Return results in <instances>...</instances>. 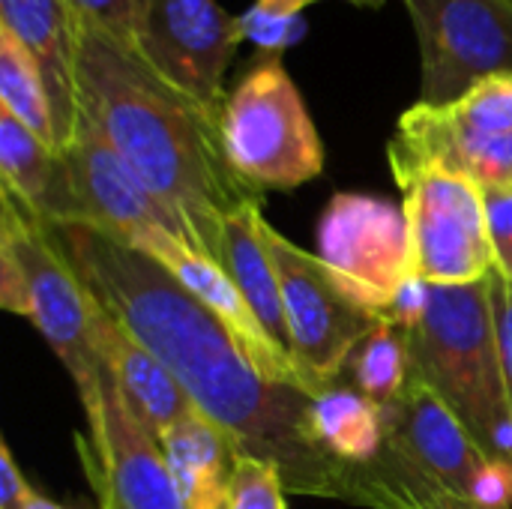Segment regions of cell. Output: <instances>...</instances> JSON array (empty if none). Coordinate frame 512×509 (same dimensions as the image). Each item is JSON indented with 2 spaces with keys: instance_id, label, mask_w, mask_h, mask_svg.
Wrapping results in <instances>:
<instances>
[{
  "instance_id": "6da1fadb",
  "label": "cell",
  "mask_w": 512,
  "mask_h": 509,
  "mask_svg": "<svg viewBox=\"0 0 512 509\" xmlns=\"http://www.w3.org/2000/svg\"><path fill=\"white\" fill-rule=\"evenodd\" d=\"M51 231L90 294L159 357L192 408L219 426L240 456L276 465L288 495L348 501V465L315 441L309 393L267 381L237 336L135 246L84 222Z\"/></svg>"
},
{
  "instance_id": "7a4b0ae2",
  "label": "cell",
  "mask_w": 512,
  "mask_h": 509,
  "mask_svg": "<svg viewBox=\"0 0 512 509\" xmlns=\"http://www.w3.org/2000/svg\"><path fill=\"white\" fill-rule=\"evenodd\" d=\"M81 111L168 210L189 246L222 261L231 213L258 201L228 165L219 117L165 81L135 48L75 15Z\"/></svg>"
},
{
  "instance_id": "3957f363",
  "label": "cell",
  "mask_w": 512,
  "mask_h": 509,
  "mask_svg": "<svg viewBox=\"0 0 512 509\" xmlns=\"http://www.w3.org/2000/svg\"><path fill=\"white\" fill-rule=\"evenodd\" d=\"M405 339L414 375L453 408L489 459L512 462V408L489 282L432 285L426 315Z\"/></svg>"
},
{
  "instance_id": "277c9868",
  "label": "cell",
  "mask_w": 512,
  "mask_h": 509,
  "mask_svg": "<svg viewBox=\"0 0 512 509\" xmlns=\"http://www.w3.org/2000/svg\"><path fill=\"white\" fill-rule=\"evenodd\" d=\"M0 306L36 327L78 396L90 390L99 372L90 342L93 297L51 225L18 207L6 192H0Z\"/></svg>"
},
{
  "instance_id": "5b68a950",
  "label": "cell",
  "mask_w": 512,
  "mask_h": 509,
  "mask_svg": "<svg viewBox=\"0 0 512 509\" xmlns=\"http://www.w3.org/2000/svg\"><path fill=\"white\" fill-rule=\"evenodd\" d=\"M219 132L228 165L258 195L297 189L324 171L321 135L282 57H261L237 81Z\"/></svg>"
},
{
  "instance_id": "8992f818",
  "label": "cell",
  "mask_w": 512,
  "mask_h": 509,
  "mask_svg": "<svg viewBox=\"0 0 512 509\" xmlns=\"http://www.w3.org/2000/svg\"><path fill=\"white\" fill-rule=\"evenodd\" d=\"M264 237L282 285L291 357L315 396L339 384L351 354L378 321L345 294L318 255L279 234L270 222H264Z\"/></svg>"
},
{
  "instance_id": "52a82bcc",
  "label": "cell",
  "mask_w": 512,
  "mask_h": 509,
  "mask_svg": "<svg viewBox=\"0 0 512 509\" xmlns=\"http://www.w3.org/2000/svg\"><path fill=\"white\" fill-rule=\"evenodd\" d=\"M78 399L87 417L78 456L102 509H186L159 441L135 420L102 363Z\"/></svg>"
},
{
  "instance_id": "ba28073f",
  "label": "cell",
  "mask_w": 512,
  "mask_h": 509,
  "mask_svg": "<svg viewBox=\"0 0 512 509\" xmlns=\"http://www.w3.org/2000/svg\"><path fill=\"white\" fill-rule=\"evenodd\" d=\"M318 258L375 321L417 273L405 210L360 192H336L318 219Z\"/></svg>"
},
{
  "instance_id": "9c48e42d",
  "label": "cell",
  "mask_w": 512,
  "mask_h": 509,
  "mask_svg": "<svg viewBox=\"0 0 512 509\" xmlns=\"http://www.w3.org/2000/svg\"><path fill=\"white\" fill-rule=\"evenodd\" d=\"M420 45V102L450 105L512 72V0H405Z\"/></svg>"
},
{
  "instance_id": "30bf717a",
  "label": "cell",
  "mask_w": 512,
  "mask_h": 509,
  "mask_svg": "<svg viewBox=\"0 0 512 509\" xmlns=\"http://www.w3.org/2000/svg\"><path fill=\"white\" fill-rule=\"evenodd\" d=\"M411 231L414 270L429 285H468L495 270L483 189L444 168H420L399 180Z\"/></svg>"
},
{
  "instance_id": "8fae6325",
  "label": "cell",
  "mask_w": 512,
  "mask_h": 509,
  "mask_svg": "<svg viewBox=\"0 0 512 509\" xmlns=\"http://www.w3.org/2000/svg\"><path fill=\"white\" fill-rule=\"evenodd\" d=\"M243 42L240 18L216 0H138L135 48L210 114L225 108V72Z\"/></svg>"
},
{
  "instance_id": "7c38bea8",
  "label": "cell",
  "mask_w": 512,
  "mask_h": 509,
  "mask_svg": "<svg viewBox=\"0 0 512 509\" xmlns=\"http://www.w3.org/2000/svg\"><path fill=\"white\" fill-rule=\"evenodd\" d=\"M123 243L135 246L138 252H144L147 258L162 264L198 303H204L237 336L246 357L267 381L309 393L297 363L267 336V330L261 327V321L255 318V312L249 309V303L243 300L234 279L228 276V270L219 261L198 252L195 246H189L183 237H177L168 228H147Z\"/></svg>"
},
{
  "instance_id": "4fadbf2b",
  "label": "cell",
  "mask_w": 512,
  "mask_h": 509,
  "mask_svg": "<svg viewBox=\"0 0 512 509\" xmlns=\"http://www.w3.org/2000/svg\"><path fill=\"white\" fill-rule=\"evenodd\" d=\"M63 159L84 225H96L120 240H132L147 228H168L183 237L168 210L150 195L84 111L78 114V126Z\"/></svg>"
},
{
  "instance_id": "5bb4252c",
  "label": "cell",
  "mask_w": 512,
  "mask_h": 509,
  "mask_svg": "<svg viewBox=\"0 0 512 509\" xmlns=\"http://www.w3.org/2000/svg\"><path fill=\"white\" fill-rule=\"evenodd\" d=\"M390 171L399 180L420 168H444L480 189L512 186V135H483L465 126L450 105H411L387 144Z\"/></svg>"
},
{
  "instance_id": "9a60e30c",
  "label": "cell",
  "mask_w": 512,
  "mask_h": 509,
  "mask_svg": "<svg viewBox=\"0 0 512 509\" xmlns=\"http://www.w3.org/2000/svg\"><path fill=\"white\" fill-rule=\"evenodd\" d=\"M387 441L396 444L420 471L438 480L447 492L468 501L474 477L489 462L453 408L411 372L399 402L384 411Z\"/></svg>"
},
{
  "instance_id": "2e32d148",
  "label": "cell",
  "mask_w": 512,
  "mask_h": 509,
  "mask_svg": "<svg viewBox=\"0 0 512 509\" xmlns=\"http://www.w3.org/2000/svg\"><path fill=\"white\" fill-rule=\"evenodd\" d=\"M90 342L96 360L117 384L123 402L156 441L177 420L195 411L174 375L159 363V357L147 345H141L96 297L90 315Z\"/></svg>"
},
{
  "instance_id": "e0dca14e",
  "label": "cell",
  "mask_w": 512,
  "mask_h": 509,
  "mask_svg": "<svg viewBox=\"0 0 512 509\" xmlns=\"http://www.w3.org/2000/svg\"><path fill=\"white\" fill-rule=\"evenodd\" d=\"M0 30L12 33L39 63L54 111L60 153L69 147L81 102L75 81V9L69 0H0Z\"/></svg>"
},
{
  "instance_id": "ac0fdd59",
  "label": "cell",
  "mask_w": 512,
  "mask_h": 509,
  "mask_svg": "<svg viewBox=\"0 0 512 509\" xmlns=\"http://www.w3.org/2000/svg\"><path fill=\"white\" fill-rule=\"evenodd\" d=\"M0 192L45 225L81 222L63 153L6 111H0Z\"/></svg>"
},
{
  "instance_id": "d6986e66",
  "label": "cell",
  "mask_w": 512,
  "mask_h": 509,
  "mask_svg": "<svg viewBox=\"0 0 512 509\" xmlns=\"http://www.w3.org/2000/svg\"><path fill=\"white\" fill-rule=\"evenodd\" d=\"M264 210L261 198L243 204L237 213L228 216L222 231V267L234 279L237 291L267 330V336L291 357V339L282 309V285L276 273L273 252L264 237ZM294 360V357H291Z\"/></svg>"
},
{
  "instance_id": "ffe728a7",
  "label": "cell",
  "mask_w": 512,
  "mask_h": 509,
  "mask_svg": "<svg viewBox=\"0 0 512 509\" xmlns=\"http://www.w3.org/2000/svg\"><path fill=\"white\" fill-rule=\"evenodd\" d=\"M159 447L186 509H225L240 450L219 426L192 411L159 438Z\"/></svg>"
},
{
  "instance_id": "44dd1931",
  "label": "cell",
  "mask_w": 512,
  "mask_h": 509,
  "mask_svg": "<svg viewBox=\"0 0 512 509\" xmlns=\"http://www.w3.org/2000/svg\"><path fill=\"white\" fill-rule=\"evenodd\" d=\"M345 486L348 504L363 509H477L420 471L390 441L372 462L351 465Z\"/></svg>"
},
{
  "instance_id": "7402d4cb",
  "label": "cell",
  "mask_w": 512,
  "mask_h": 509,
  "mask_svg": "<svg viewBox=\"0 0 512 509\" xmlns=\"http://www.w3.org/2000/svg\"><path fill=\"white\" fill-rule=\"evenodd\" d=\"M309 426L321 450L348 468L372 462L387 444L384 411L345 384H333L312 396Z\"/></svg>"
},
{
  "instance_id": "603a6c76",
  "label": "cell",
  "mask_w": 512,
  "mask_h": 509,
  "mask_svg": "<svg viewBox=\"0 0 512 509\" xmlns=\"http://www.w3.org/2000/svg\"><path fill=\"white\" fill-rule=\"evenodd\" d=\"M0 111L12 114L48 147L60 150L42 69L33 54L6 30H0Z\"/></svg>"
},
{
  "instance_id": "cb8c5ba5",
  "label": "cell",
  "mask_w": 512,
  "mask_h": 509,
  "mask_svg": "<svg viewBox=\"0 0 512 509\" xmlns=\"http://www.w3.org/2000/svg\"><path fill=\"white\" fill-rule=\"evenodd\" d=\"M345 372L351 375L354 390H360L381 411H390L405 393L414 372L405 333L399 327L378 321L351 354Z\"/></svg>"
},
{
  "instance_id": "d4e9b609",
  "label": "cell",
  "mask_w": 512,
  "mask_h": 509,
  "mask_svg": "<svg viewBox=\"0 0 512 509\" xmlns=\"http://www.w3.org/2000/svg\"><path fill=\"white\" fill-rule=\"evenodd\" d=\"M315 0H255L240 15L243 39H249L261 57H282L303 33V9Z\"/></svg>"
},
{
  "instance_id": "484cf974",
  "label": "cell",
  "mask_w": 512,
  "mask_h": 509,
  "mask_svg": "<svg viewBox=\"0 0 512 509\" xmlns=\"http://www.w3.org/2000/svg\"><path fill=\"white\" fill-rule=\"evenodd\" d=\"M450 111L483 135H512V72L477 81Z\"/></svg>"
},
{
  "instance_id": "4316f807",
  "label": "cell",
  "mask_w": 512,
  "mask_h": 509,
  "mask_svg": "<svg viewBox=\"0 0 512 509\" xmlns=\"http://www.w3.org/2000/svg\"><path fill=\"white\" fill-rule=\"evenodd\" d=\"M225 509H288L279 468L252 456H240Z\"/></svg>"
},
{
  "instance_id": "83f0119b",
  "label": "cell",
  "mask_w": 512,
  "mask_h": 509,
  "mask_svg": "<svg viewBox=\"0 0 512 509\" xmlns=\"http://www.w3.org/2000/svg\"><path fill=\"white\" fill-rule=\"evenodd\" d=\"M486 228L495 255V270L512 282V186L483 189Z\"/></svg>"
},
{
  "instance_id": "f1b7e54d",
  "label": "cell",
  "mask_w": 512,
  "mask_h": 509,
  "mask_svg": "<svg viewBox=\"0 0 512 509\" xmlns=\"http://www.w3.org/2000/svg\"><path fill=\"white\" fill-rule=\"evenodd\" d=\"M69 3L78 18L102 27L117 42L135 48V3L138 0H69Z\"/></svg>"
},
{
  "instance_id": "f546056e",
  "label": "cell",
  "mask_w": 512,
  "mask_h": 509,
  "mask_svg": "<svg viewBox=\"0 0 512 509\" xmlns=\"http://www.w3.org/2000/svg\"><path fill=\"white\" fill-rule=\"evenodd\" d=\"M489 282V300H492V321H495V339H498V357L507 381V396L512 408V282L504 279L498 270L486 276Z\"/></svg>"
},
{
  "instance_id": "4dcf8cb0",
  "label": "cell",
  "mask_w": 512,
  "mask_h": 509,
  "mask_svg": "<svg viewBox=\"0 0 512 509\" xmlns=\"http://www.w3.org/2000/svg\"><path fill=\"white\" fill-rule=\"evenodd\" d=\"M429 282L423 279V276H411L396 294H393V300L384 306V312L378 315V321L381 324H390V327H399L402 333H411L420 321H423V315H426V306H429Z\"/></svg>"
},
{
  "instance_id": "1f68e13d",
  "label": "cell",
  "mask_w": 512,
  "mask_h": 509,
  "mask_svg": "<svg viewBox=\"0 0 512 509\" xmlns=\"http://www.w3.org/2000/svg\"><path fill=\"white\" fill-rule=\"evenodd\" d=\"M468 501L477 509H512V462L489 459L474 477Z\"/></svg>"
},
{
  "instance_id": "d6a6232c",
  "label": "cell",
  "mask_w": 512,
  "mask_h": 509,
  "mask_svg": "<svg viewBox=\"0 0 512 509\" xmlns=\"http://www.w3.org/2000/svg\"><path fill=\"white\" fill-rule=\"evenodd\" d=\"M24 509H66V507H60L57 501H51L48 495H42V492H30V498H27V507Z\"/></svg>"
},
{
  "instance_id": "836d02e7",
  "label": "cell",
  "mask_w": 512,
  "mask_h": 509,
  "mask_svg": "<svg viewBox=\"0 0 512 509\" xmlns=\"http://www.w3.org/2000/svg\"><path fill=\"white\" fill-rule=\"evenodd\" d=\"M351 3H357V6H381L384 0H351Z\"/></svg>"
}]
</instances>
